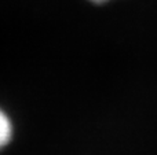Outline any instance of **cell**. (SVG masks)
Returning <instances> with one entry per match:
<instances>
[{
    "label": "cell",
    "instance_id": "cell-1",
    "mask_svg": "<svg viewBox=\"0 0 157 155\" xmlns=\"http://www.w3.org/2000/svg\"><path fill=\"white\" fill-rule=\"evenodd\" d=\"M11 137H13V124L10 117L0 109V150L8 144Z\"/></svg>",
    "mask_w": 157,
    "mask_h": 155
},
{
    "label": "cell",
    "instance_id": "cell-2",
    "mask_svg": "<svg viewBox=\"0 0 157 155\" xmlns=\"http://www.w3.org/2000/svg\"><path fill=\"white\" fill-rule=\"evenodd\" d=\"M90 2H94V3H105L108 0H90Z\"/></svg>",
    "mask_w": 157,
    "mask_h": 155
}]
</instances>
